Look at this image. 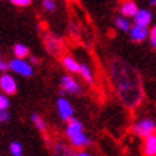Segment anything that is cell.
<instances>
[{"instance_id": "cell-1", "label": "cell", "mask_w": 156, "mask_h": 156, "mask_svg": "<svg viewBox=\"0 0 156 156\" xmlns=\"http://www.w3.org/2000/svg\"><path fill=\"white\" fill-rule=\"evenodd\" d=\"M113 80L120 99L130 108L136 106L140 100V90L137 83H135V79L125 70V66L118 67L116 65L113 66Z\"/></svg>"}, {"instance_id": "cell-2", "label": "cell", "mask_w": 156, "mask_h": 156, "mask_svg": "<svg viewBox=\"0 0 156 156\" xmlns=\"http://www.w3.org/2000/svg\"><path fill=\"white\" fill-rule=\"evenodd\" d=\"M132 132L136 136L147 137L152 133H156V122L153 119H142L132 126Z\"/></svg>"}, {"instance_id": "cell-3", "label": "cell", "mask_w": 156, "mask_h": 156, "mask_svg": "<svg viewBox=\"0 0 156 156\" xmlns=\"http://www.w3.org/2000/svg\"><path fill=\"white\" fill-rule=\"evenodd\" d=\"M10 69L14 73H17L20 76H24V77H30V76L33 75L32 66L29 65L27 62H24L23 59H19V57H16L14 60L10 62Z\"/></svg>"}, {"instance_id": "cell-4", "label": "cell", "mask_w": 156, "mask_h": 156, "mask_svg": "<svg viewBox=\"0 0 156 156\" xmlns=\"http://www.w3.org/2000/svg\"><path fill=\"white\" fill-rule=\"evenodd\" d=\"M56 106H57V112H59V116H60L62 120L65 122H69L72 118H73V106L70 105V102L65 98H59L56 102Z\"/></svg>"}, {"instance_id": "cell-5", "label": "cell", "mask_w": 156, "mask_h": 156, "mask_svg": "<svg viewBox=\"0 0 156 156\" xmlns=\"http://www.w3.org/2000/svg\"><path fill=\"white\" fill-rule=\"evenodd\" d=\"M0 89L5 95H14L17 92V85H16L13 76L6 75V73L0 76Z\"/></svg>"}, {"instance_id": "cell-6", "label": "cell", "mask_w": 156, "mask_h": 156, "mask_svg": "<svg viewBox=\"0 0 156 156\" xmlns=\"http://www.w3.org/2000/svg\"><path fill=\"white\" fill-rule=\"evenodd\" d=\"M60 86H62V90H65L67 93H79L80 92V85L72 77V76H63L60 80Z\"/></svg>"}, {"instance_id": "cell-7", "label": "cell", "mask_w": 156, "mask_h": 156, "mask_svg": "<svg viewBox=\"0 0 156 156\" xmlns=\"http://www.w3.org/2000/svg\"><path fill=\"white\" fill-rule=\"evenodd\" d=\"M143 155L156 156V133H152L147 137H145V142H143Z\"/></svg>"}, {"instance_id": "cell-8", "label": "cell", "mask_w": 156, "mask_h": 156, "mask_svg": "<svg viewBox=\"0 0 156 156\" xmlns=\"http://www.w3.org/2000/svg\"><path fill=\"white\" fill-rule=\"evenodd\" d=\"M69 140H70L72 146L76 147V149H82V147H86L90 145V139L86 136L85 132H80L77 135H75V136L69 137Z\"/></svg>"}, {"instance_id": "cell-9", "label": "cell", "mask_w": 156, "mask_h": 156, "mask_svg": "<svg viewBox=\"0 0 156 156\" xmlns=\"http://www.w3.org/2000/svg\"><path fill=\"white\" fill-rule=\"evenodd\" d=\"M147 36H149V30H147V27H143V26H135V27L130 29V39H132L133 42H143Z\"/></svg>"}, {"instance_id": "cell-10", "label": "cell", "mask_w": 156, "mask_h": 156, "mask_svg": "<svg viewBox=\"0 0 156 156\" xmlns=\"http://www.w3.org/2000/svg\"><path fill=\"white\" fill-rule=\"evenodd\" d=\"M133 19H135V24H136V26L147 27V24L152 22V14H151V12H147V10H139V12L133 16Z\"/></svg>"}, {"instance_id": "cell-11", "label": "cell", "mask_w": 156, "mask_h": 156, "mask_svg": "<svg viewBox=\"0 0 156 156\" xmlns=\"http://www.w3.org/2000/svg\"><path fill=\"white\" fill-rule=\"evenodd\" d=\"M53 156H76L70 146L65 145L63 142H57L53 146Z\"/></svg>"}, {"instance_id": "cell-12", "label": "cell", "mask_w": 156, "mask_h": 156, "mask_svg": "<svg viewBox=\"0 0 156 156\" xmlns=\"http://www.w3.org/2000/svg\"><path fill=\"white\" fill-rule=\"evenodd\" d=\"M83 132V126H82V123L77 120V119L72 118L69 122H67V126H66V136L67 137H72L77 135V133Z\"/></svg>"}, {"instance_id": "cell-13", "label": "cell", "mask_w": 156, "mask_h": 156, "mask_svg": "<svg viewBox=\"0 0 156 156\" xmlns=\"http://www.w3.org/2000/svg\"><path fill=\"white\" fill-rule=\"evenodd\" d=\"M120 12H122V14L123 16H126V17H130V16L133 17L139 10H137L135 2H132V0H126V2L122 5V7H120Z\"/></svg>"}, {"instance_id": "cell-14", "label": "cell", "mask_w": 156, "mask_h": 156, "mask_svg": "<svg viewBox=\"0 0 156 156\" xmlns=\"http://www.w3.org/2000/svg\"><path fill=\"white\" fill-rule=\"evenodd\" d=\"M46 48L52 55H57L60 52V42L55 36H46Z\"/></svg>"}, {"instance_id": "cell-15", "label": "cell", "mask_w": 156, "mask_h": 156, "mask_svg": "<svg viewBox=\"0 0 156 156\" xmlns=\"http://www.w3.org/2000/svg\"><path fill=\"white\" fill-rule=\"evenodd\" d=\"M63 66L66 67L70 73H79V70H80V65H79V63H77V62H76L73 57H70V56L63 57Z\"/></svg>"}, {"instance_id": "cell-16", "label": "cell", "mask_w": 156, "mask_h": 156, "mask_svg": "<svg viewBox=\"0 0 156 156\" xmlns=\"http://www.w3.org/2000/svg\"><path fill=\"white\" fill-rule=\"evenodd\" d=\"M13 52H14V55H16V57H19V59H24L26 56H29V49H27V46L20 44V43H17V44L14 46Z\"/></svg>"}, {"instance_id": "cell-17", "label": "cell", "mask_w": 156, "mask_h": 156, "mask_svg": "<svg viewBox=\"0 0 156 156\" xmlns=\"http://www.w3.org/2000/svg\"><path fill=\"white\" fill-rule=\"evenodd\" d=\"M80 76L85 79L86 82H89L92 83L93 82V75H92V70L89 69V66H86V65H80V70H79Z\"/></svg>"}, {"instance_id": "cell-18", "label": "cell", "mask_w": 156, "mask_h": 156, "mask_svg": "<svg viewBox=\"0 0 156 156\" xmlns=\"http://www.w3.org/2000/svg\"><path fill=\"white\" fill-rule=\"evenodd\" d=\"M115 23H116V26H118L120 30H123V32H130V23H129L128 19H125V17H116V20H115Z\"/></svg>"}, {"instance_id": "cell-19", "label": "cell", "mask_w": 156, "mask_h": 156, "mask_svg": "<svg viewBox=\"0 0 156 156\" xmlns=\"http://www.w3.org/2000/svg\"><path fill=\"white\" fill-rule=\"evenodd\" d=\"M30 118H32V120H33L34 126H36V128H37L40 132H43V133L46 132V125H44L43 119L40 118L37 113H32V116H30Z\"/></svg>"}, {"instance_id": "cell-20", "label": "cell", "mask_w": 156, "mask_h": 156, "mask_svg": "<svg viewBox=\"0 0 156 156\" xmlns=\"http://www.w3.org/2000/svg\"><path fill=\"white\" fill-rule=\"evenodd\" d=\"M10 152H12V155H22L23 146H22L19 142H13L10 145Z\"/></svg>"}, {"instance_id": "cell-21", "label": "cell", "mask_w": 156, "mask_h": 156, "mask_svg": "<svg viewBox=\"0 0 156 156\" xmlns=\"http://www.w3.org/2000/svg\"><path fill=\"white\" fill-rule=\"evenodd\" d=\"M9 105H10V102H9V99H7V96L0 93V110H5V109H7V108H9Z\"/></svg>"}, {"instance_id": "cell-22", "label": "cell", "mask_w": 156, "mask_h": 156, "mask_svg": "<svg viewBox=\"0 0 156 156\" xmlns=\"http://www.w3.org/2000/svg\"><path fill=\"white\" fill-rule=\"evenodd\" d=\"M43 7L49 12H52V10L56 9V3L53 0H43Z\"/></svg>"}, {"instance_id": "cell-23", "label": "cell", "mask_w": 156, "mask_h": 156, "mask_svg": "<svg viewBox=\"0 0 156 156\" xmlns=\"http://www.w3.org/2000/svg\"><path fill=\"white\" fill-rule=\"evenodd\" d=\"M9 119H10V113H9V110H0V122L2 123H5V122H9Z\"/></svg>"}, {"instance_id": "cell-24", "label": "cell", "mask_w": 156, "mask_h": 156, "mask_svg": "<svg viewBox=\"0 0 156 156\" xmlns=\"http://www.w3.org/2000/svg\"><path fill=\"white\" fill-rule=\"evenodd\" d=\"M12 2H13L16 6H27V5H30L32 0H12Z\"/></svg>"}, {"instance_id": "cell-25", "label": "cell", "mask_w": 156, "mask_h": 156, "mask_svg": "<svg viewBox=\"0 0 156 156\" xmlns=\"http://www.w3.org/2000/svg\"><path fill=\"white\" fill-rule=\"evenodd\" d=\"M9 67H10V63H6V62H2V60H0V72L9 70Z\"/></svg>"}, {"instance_id": "cell-26", "label": "cell", "mask_w": 156, "mask_h": 156, "mask_svg": "<svg viewBox=\"0 0 156 156\" xmlns=\"http://www.w3.org/2000/svg\"><path fill=\"white\" fill-rule=\"evenodd\" d=\"M149 36H151V40H152V42H155V40H156V26L151 30V33H149Z\"/></svg>"}, {"instance_id": "cell-27", "label": "cell", "mask_w": 156, "mask_h": 156, "mask_svg": "<svg viewBox=\"0 0 156 156\" xmlns=\"http://www.w3.org/2000/svg\"><path fill=\"white\" fill-rule=\"evenodd\" d=\"M76 156H90L87 152H83V151H80V152H77L76 153Z\"/></svg>"}, {"instance_id": "cell-28", "label": "cell", "mask_w": 156, "mask_h": 156, "mask_svg": "<svg viewBox=\"0 0 156 156\" xmlns=\"http://www.w3.org/2000/svg\"><path fill=\"white\" fill-rule=\"evenodd\" d=\"M30 60L33 62V63H37V59H36V57H32V59H30Z\"/></svg>"}, {"instance_id": "cell-29", "label": "cell", "mask_w": 156, "mask_h": 156, "mask_svg": "<svg viewBox=\"0 0 156 156\" xmlns=\"http://www.w3.org/2000/svg\"><path fill=\"white\" fill-rule=\"evenodd\" d=\"M151 5H156V0H152V2H151Z\"/></svg>"}, {"instance_id": "cell-30", "label": "cell", "mask_w": 156, "mask_h": 156, "mask_svg": "<svg viewBox=\"0 0 156 156\" xmlns=\"http://www.w3.org/2000/svg\"><path fill=\"white\" fill-rule=\"evenodd\" d=\"M152 44H153V46H155V48H156V40H155V42H152Z\"/></svg>"}, {"instance_id": "cell-31", "label": "cell", "mask_w": 156, "mask_h": 156, "mask_svg": "<svg viewBox=\"0 0 156 156\" xmlns=\"http://www.w3.org/2000/svg\"><path fill=\"white\" fill-rule=\"evenodd\" d=\"M13 156H23V155H13Z\"/></svg>"}, {"instance_id": "cell-32", "label": "cell", "mask_w": 156, "mask_h": 156, "mask_svg": "<svg viewBox=\"0 0 156 156\" xmlns=\"http://www.w3.org/2000/svg\"><path fill=\"white\" fill-rule=\"evenodd\" d=\"M70 2H76V0H70Z\"/></svg>"}]
</instances>
